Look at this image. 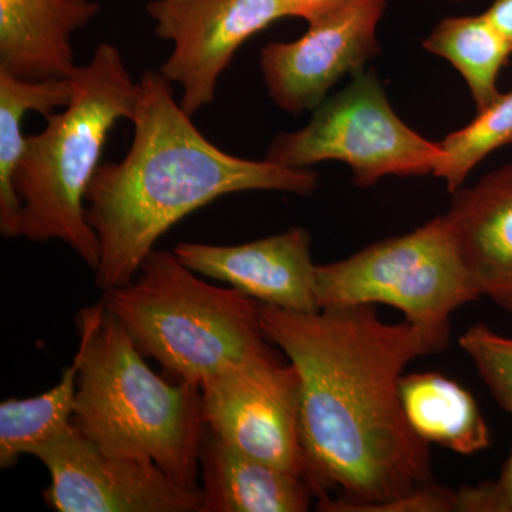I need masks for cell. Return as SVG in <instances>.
Wrapping results in <instances>:
<instances>
[{
  "label": "cell",
  "mask_w": 512,
  "mask_h": 512,
  "mask_svg": "<svg viewBox=\"0 0 512 512\" xmlns=\"http://www.w3.org/2000/svg\"><path fill=\"white\" fill-rule=\"evenodd\" d=\"M261 323L301 376L303 477L319 511L367 512L433 483L430 444L407 421L400 380L447 348L451 325L387 323L376 305H261Z\"/></svg>",
  "instance_id": "6da1fadb"
},
{
  "label": "cell",
  "mask_w": 512,
  "mask_h": 512,
  "mask_svg": "<svg viewBox=\"0 0 512 512\" xmlns=\"http://www.w3.org/2000/svg\"><path fill=\"white\" fill-rule=\"evenodd\" d=\"M133 143L120 163L100 164L86 217L100 242L97 288L133 281L158 239L210 202L244 191L311 195L318 175L231 156L202 136L174 99L171 82L147 72L138 82Z\"/></svg>",
  "instance_id": "7a4b0ae2"
},
{
  "label": "cell",
  "mask_w": 512,
  "mask_h": 512,
  "mask_svg": "<svg viewBox=\"0 0 512 512\" xmlns=\"http://www.w3.org/2000/svg\"><path fill=\"white\" fill-rule=\"evenodd\" d=\"M77 329L82 363L73 426L106 453L148 458L200 494L207 429L200 384L154 373L103 299L79 313Z\"/></svg>",
  "instance_id": "3957f363"
},
{
  "label": "cell",
  "mask_w": 512,
  "mask_h": 512,
  "mask_svg": "<svg viewBox=\"0 0 512 512\" xmlns=\"http://www.w3.org/2000/svg\"><path fill=\"white\" fill-rule=\"evenodd\" d=\"M72 79L69 104L46 117L42 133L26 137L13 184L22 201L20 237L63 242L96 271L100 242L87 221L86 194L111 128L134 119L138 83L110 43L97 46Z\"/></svg>",
  "instance_id": "277c9868"
},
{
  "label": "cell",
  "mask_w": 512,
  "mask_h": 512,
  "mask_svg": "<svg viewBox=\"0 0 512 512\" xmlns=\"http://www.w3.org/2000/svg\"><path fill=\"white\" fill-rule=\"evenodd\" d=\"M103 302L174 380L201 386L231 367L279 360L262 329V303L208 284L174 252L151 251L133 281L103 292Z\"/></svg>",
  "instance_id": "5b68a950"
},
{
  "label": "cell",
  "mask_w": 512,
  "mask_h": 512,
  "mask_svg": "<svg viewBox=\"0 0 512 512\" xmlns=\"http://www.w3.org/2000/svg\"><path fill=\"white\" fill-rule=\"evenodd\" d=\"M319 308L387 305L417 325H451L450 316L481 298L458 252L446 215L357 254L316 265Z\"/></svg>",
  "instance_id": "8992f818"
},
{
  "label": "cell",
  "mask_w": 512,
  "mask_h": 512,
  "mask_svg": "<svg viewBox=\"0 0 512 512\" xmlns=\"http://www.w3.org/2000/svg\"><path fill=\"white\" fill-rule=\"evenodd\" d=\"M443 158L441 144L407 126L376 74L362 70L313 110L305 127L276 137L265 160L291 168L339 161L348 165L357 187L367 188L389 175L434 174Z\"/></svg>",
  "instance_id": "52a82bcc"
},
{
  "label": "cell",
  "mask_w": 512,
  "mask_h": 512,
  "mask_svg": "<svg viewBox=\"0 0 512 512\" xmlns=\"http://www.w3.org/2000/svg\"><path fill=\"white\" fill-rule=\"evenodd\" d=\"M208 429L271 466L305 476L301 376L281 360L238 365L201 383Z\"/></svg>",
  "instance_id": "ba28073f"
},
{
  "label": "cell",
  "mask_w": 512,
  "mask_h": 512,
  "mask_svg": "<svg viewBox=\"0 0 512 512\" xmlns=\"http://www.w3.org/2000/svg\"><path fill=\"white\" fill-rule=\"evenodd\" d=\"M49 471L47 505L57 512H202L200 494L148 458L106 453L72 426L37 448Z\"/></svg>",
  "instance_id": "9c48e42d"
},
{
  "label": "cell",
  "mask_w": 512,
  "mask_h": 512,
  "mask_svg": "<svg viewBox=\"0 0 512 512\" xmlns=\"http://www.w3.org/2000/svg\"><path fill=\"white\" fill-rule=\"evenodd\" d=\"M147 13L157 36L173 43L160 73L180 84V104L191 117L212 104L239 47L286 18L281 0H151Z\"/></svg>",
  "instance_id": "30bf717a"
},
{
  "label": "cell",
  "mask_w": 512,
  "mask_h": 512,
  "mask_svg": "<svg viewBox=\"0 0 512 512\" xmlns=\"http://www.w3.org/2000/svg\"><path fill=\"white\" fill-rule=\"evenodd\" d=\"M386 0H352L288 43L261 50V70L269 96L293 116L318 109L346 74L365 69L380 55L377 26Z\"/></svg>",
  "instance_id": "8fae6325"
},
{
  "label": "cell",
  "mask_w": 512,
  "mask_h": 512,
  "mask_svg": "<svg viewBox=\"0 0 512 512\" xmlns=\"http://www.w3.org/2000/svg\"><path fill=\"white\" fill-rule=\"evenodd\" d=\"M174 254L195 274L225 282L262 305L286 311H319L311 235L293 227L241 245L180 242Z\"/></svg>",
  "instance_id": "7c38bea8"
},
{
  "label": "cell",
  "mask_w": 512,
  "mask_h": 512,
  "mask_svg": "<svg viewBox=\"0 0 512 512\" xmlns=\"http://www.w3.org/2000/svg\"><path fill=\"white\" fill-rule=\"evenodd\" d=\"M446 214L481 298L512 315V164L454 192Z\"/></svg>",
  "instance_id": "4fadbf2b"
},
{
  "label": "cell",
  "mask_w": 512,
  "mask_h": 512,
  "mask_svg": "<svg viewBox=\"0 0 512 512\" xmlns=\"http://www.w3.org/2000/svg\"><path fill=\"white\" fill-rule=\"evenodd\" d=\"M100 13L96 0H0V72L26 82L76 73L72 36Z\"/></svg>",
  "instance_id": "5bb4252c"
},
{
  "label": "cell",
  "mask_w": 512,
  "mask_h": 512,
  "mask_svg": "<svg viewBox=\"0 0 512 512\" xmlns=\"http://www.w3.org/2000/svg\"><path fill=\"white\" fill-rule=\"evenodd\" d=\"M202 512H306L305 477L242 453L205 429L200 448Z\"/></svg>",
  "instance_id": "9a60e30c"
},
{
  "label": "cell",
  "mask_w": 512,
  "mask_h": 512,
  "mask_svg": "<svg viewBox=\"0 0 512 512\" xmlns=\"http://www.w3.org/2000/svg\"><path fill=\"white\" fill-rule=\"evenodd\" d=\"M400 399L414 433L429 444L471 456L487 450L490 429L466 387L440 373L403 376Z\"/></svg>",
  "instance_id": "2e32d148"
},
{
  "label": "cell",
  "mask_w": 512,
  "mask_h": 512,
  "mask_svg": "<svg viewBox=\"0 0 512 512\" xmlns=\"http://www.w3.org/2000/svg\"><path fill=\"white\" fill-rule=\"evenodd\" d=\"M72 77L26 82L0 72V232L3 237H20L22 228V201L13 184L26 141L22 121L30 111L47 117L59 107H66L72 99Z\"/></svg>",
  "instance_id": "e0dca14e"
},
{
  "label": "cell",
  "mask_w": 512,
  "mask_h": 512,
  "mask_svg": "<svg viewBox=\"0 0 512 512\" xmlns=\"http://www.w3.org/2000/svg\"><path fill=\"white\" fill-rule=\"evenodd\" d=\"M423 47L456 67L477 113L500 97L498 77L512 55V43L485 13L441 20L423 40Z\"/></svg>",
  "instance_id": "ac0fdd59"
},
{
  "label": "cell",
  "mask_w": 512,
  "mask_h": 512,
  "mask_svg": "<svg viewBox=\"0 0 512 512\" xmlns=\"http://www.w3.org/2000/svg\"><path fill=\"white\" fill-rule=\"evenodd\" d=\"M82 350L63 370L59 383L47 392L28 399H9L0 403V467H15L23 454L66 433L73 426Z\"/></svg>",
  "instance_id": "d6986e66"
},
{
  "label": "cell",
  "mask_w": 512,
  "mask_h": 512,
  "mask_svg": "<svg viewBox=\"0 0 512 512\" xmlns=\"http://www.w3.org/2000/svg\"><path fill=\"white\" fill-rule=\"evenodd\" d=\"M512 143V90L501 93L487 109L478 111L476 119L466 127L448 134L440 141L444 158L434 177L446 181L454 194L463 187L468 174L485 157Z\"/></svg>",
  "instance_id": "ffe728a7"
},
{
  "label": "cell",
  "mask_w": 512,
  "mask_h": 512,
  "mask_svg": "<svg viewBox=\"0 0 512 512\" xmlns=\"http://www.w3.org/2000/svg\"><path fill=\"white\" fill-rule=\"evenodd\" d=\"M458 345L476 366L498 406L512 416V336L477 323L460 336Z\"/></svg>",
  "instance_id": "44dd1931"
},
{
  "label": "cell",
  "mask_w": 512,
  "mask_h": 512,
  "mask_svg": "<svg viewBox=\"0 0 512 512\" xmlns=\"http://www.w3.org/2000/svg\"><path fill=\"white\" fill-rule=\"evenodd\" d=\"M457 512H512V447L500 476L457 491Z\"/></svg>",
  "instance_id": "7402d4cb"
},
{
  "label": "cell",
  "mask_w": 512,
  "mask_h": 512,
  "mask_svg": "<svg viewBox=\"0 0 512 512\" xmlns=\"http://www.w3.org/2000/svg\"><path fill=\"white\" fill-rule=\"evenodd\" d=\"M286 16L305 19L308 25L328 18L352 0H281Z\"/></svg>",
  "instance_id": "603a6c76"
},
{
  "label": "cell",
  "mask_w": 512,
  "mask_h": 512,
  "mask_svg": "<svg viewBox=\"0 0 512 512\" xmlns=\"http://www.w3.org/2000/svg\"><path fill=\"white\" fill-rule=\"evenodd\" d=\"M484 13L512 43V0H494Z\"/></svg>",
  "instance_id": "cb8c5ba5"
},
{
  "label": "cell",
  "mask_w": 512,
  "mask_h": 512,
  "mask_svg": "<svg viewBox=\"0 0 512 512\" xmlns=\"http://www.w3.org/2000/svg\"><path fill=\"white\" fill-rule=\"evenodd\" d=\"M453 2H466V0H453Z\"/></svg>",
  "instance_id": "d4e9b609"
}]
</instances>
